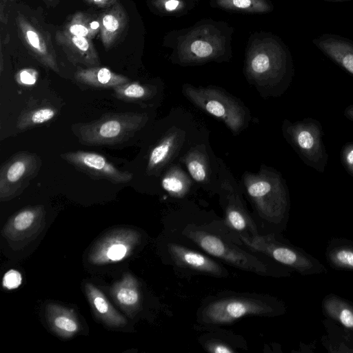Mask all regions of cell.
Masks as SVG:
<instances>
[{
  "label": "cell",
  "instance_id": "obj_26",
  "mask_svg": "<svg viewBox=\"0 0 353 353\" xmlns=\"http://www.w3.org/2000/svg\"><path fill=\"white\" fill-rule=\"evenodd\" d=\"M113 95L118 99L141 103L153 98L157 88L150 85L141 84L139 82H127L112 88Z\"/></svg>",
  "mask_w": 353,
  "mask_h": 353
},
{
  "label": "cell",
  "instance_id": "obj_10",
  "mask_svg": "<svg viewBox=\"0 0 353 353\" xmlns=\"http://www.w3.org/2000/svg\"><path fill=\"white\" fill-rule=\"evenodd\" d=\"M17 30L21 41L29 53L43 66L59 73L57 54L50 33L33 17L19 13Z\"/></svg>",
  "mask_w": 353,
  "mask_h": 353
},
{
  "label": "cell",
  "instance_id": "obj_3",
  "mask_svg": "<svg viewBox=\"0 0 353 353\" xmlns=\"http://www.w3.org/2000/svg\"><path fill=\"white\" fill-rule=\"evenodd\" d=\"M276 305L264 295L236 294L214 298L200 308L198 320L205 326L228 325L248 316H272Z\"/></svg>",
  "mask_w": 353,
  "mask_h": 353
},
{
  "label": "cell",
  "instance_id": "obj_16",
  "mask_svg": "<svg viewBox=\"0 0 353 353\" xmlns=\"http://www.w3.org/2000/svg\"><path fill=\"white\" fill-rule=\"evenodd\" d=\"M184 136L183 132L179 129H173L165 133L149 153L147 174L158 175L160 173L181 148Z\"/></svg>",
  "mask_w": 353,
  "mask_h": 353
},
{
  "label": "cell",
  "instance_id": "obj_11",
  "mask_svg": "<svg viewBox=\"0 0 353 353\" xmlns=\"http://www.w3.org/2000/svg\"><path fill=\"white\" fill-rule=\"evenodd\" d=\"M141 235L130 228H116L105 234L92 247L89 261L94 265L117 262L126 258L139 243Z\"/></svg>",
  "mask_w": 353,
  "mask_h": 353
},
{
  "label": "cell",
  "instance_id": "obj_8",
  "mask_svg": "<svg viewBox=\"0 0 353 353\" xmlns=\"http://www.w3.org/2000/svg\"><path fill=\"white\" fill-rule=\"evenodd\" d=\"M225 40L215 27L204 25L190 30L181 39L177 48L180 63H201L217 59L223 54Z\"/></svg>",
  "mask_w": 353,
  "mask_h": 353
},
{
  "label": "cell",
  "instance_id": "obj_9",
  "mask_svg": "<svg viewBox=\"0 0 353 353\" xmlns=\"http://www.w3.org/2000/svg\"><path fill=\"white\" fill-rule=\"evenodd\" d=\"M42 165L39 156L21 152L10 157L0 170V199L10 200L19 195L39 174Z\"/></svg>",
  "mask_w": 353,
  "mask_h": 353
},
{
  "label": "cell",
  "instance_id": "obj_12",
  "mask_svg": "<svg viewBox=\"0 0 353 353\" xmlns=\"http://www.w3.org/2000/svg\"><path fill=\"white\" fill-rule=\"evenodd\" d=\"M45 216L43 205L25 208L8 220L2 234L12 248L21 249L41 232L44 227Z\"/></svg>",
  "mask_w": 353,
  "mask_h": 353
},
{
  "label": "cell",
  "instance_id": "obj_27",
  "mask_svg": "<svg viewBox=\"0 0 353 353\" xmlns=\"http://www.w3.org/2000/svg\"><path fill=\"white\" fill-rule=\"evenodd\" d=\"M192 181L179 167L172 166L165 173L161 179L162 188L170 195L181 198L190 190Z\"/></svg>",
  "mask_w": 353,
  "mask_h": 353
},
{
  "label": "cell",
  "instance_id": "obj_24",
  "mask_svg": "<svg viewBox=\"0 0 353 353\" xmlns=\"http://www.w3.org/2000/svg\"><path fill=\"white\" fill-rule=\"evenodd\" d=\"M85 289L90 305L102 321L113 327H122L126 324L125 319L114 308L97 288L87 283Z\"/></svg>",
  "mask_w": 353,
  "mask_h": 353
},
{
  "label": "cell",
  "instance_id": "obj_5",
  "mask_svg": "<svg viewBox=\"0 0 353 353\" xmlns=\"http://www.w3.org/2000/svg\"><path fill=\"white\" fill-rule=\"evenodd\" d=\"M183 95L195 106L223 121L233 134L244 130L249 122L248 109L224 90L214 87H194L185 84Z\"/></svg>",
  "mask_w": 353,
  "mask_h": 353
},
{
  "label": "cell",
  "instance_id": "obj_39",
  "mask_svg": "<svg viewBox=\"0 0 353 353\" xmlns=\"http://www.w3.org/2000/svg\"><path fill=\"white\" fill-rule=\"evenodd\" d=\"M327 1H349V0H327Z\"/></svg>",
  "mask_w": 353,
  "mask_h": 353
},
{
  "label": "cell",
  "instance_id": "obj_17",
  "mask_svg": "<svg viewBox=\"0 0 353 353\" xmlns=\"http://www.w3.org/2000/svg\"><path fill=\"white\" fill-rule=\"evenodd\" d=\"M314 45L334 62L353 75V42L338 35L325 34Z\"/></svg>",
  "mask_w": 353,
  "mask_h": 353
},
{
  "label": "cell",
  "instance_id": "obj_35",
  "mask_svg": "<svg viewBox=\"0 0 353 353\" xmlns=\"http://www.w3.org/2000/svg\"><path fill=\"white\" fill-rule=\"evenodd\" d=\"M336 259L340 264L353 268V251L341 250L336 252Z\"/></svg>",
  "mask_w": 353,
  "mask_h": 353
},
{
  "label": "cell",
  "instance_id": "obj_36",
  "mask_svg": "<svg viewBox=\"0 0 353 353\" xmlns=\"http://www.w3.org/2000/svg\"><path fill=\"white\" fill-rule=\"evenodd\" d=\"M339 319L341 322L347 327H353V312L349 309H343L341 310Z\"/></svg>",
  "mask_w": 353,
  "mask_h": 353
},
{
  "label": "cell",
  "instance_id": "obj_7",
  "mask_svg": "<svg viewBox=\"0 0 353 353\" xmlns=\"http://www.w3.org/2000/svg\"><path fill=\"white\" fill-rule=\"evenodd\" d=\"M283 137L307 165L323 172L328 155L323 142V129L314 119L294 123L285 119L282 125Z\"/></svg>",
  "mask_w": 353,
  "mask_h": 353
},
{
  "label": "cell",
  "instance_id": "obj_14",
  "mask_svg": "<svg viewBox=\"0 0 353 353\" xmlns=\"http://www.w3.org/2000/svg\"><path fill=\"white\" fill-rule=\"evenodd\" d=\"M171 259L179 268L215 277H226L227 270L210 257L175 243L168 244Z\"/></svg>",
  "mask_w": 353,
  "mask_h": 353
},
{
  "label": "cell",
  "instance_id": "obj_31",
  "mask_svg": "<svg viewBox=\"0 0 353 353\" xmlns=\"http://www.w3.org/2000/svg\"><path fill=\"white\" fill-rule=\"evenodd\" d=\"M155 6L161 11L167 13H176L185 8L184 0H155Z\"/></svg>",
  "mask_w": 353,
  "mask_h": 353
},
{
  "label": "cell",
  "instance_id": "obj_32",
  "mask_svg": "<svg viewBox=\"0 0 353 353\" xmlns=\"http://www.w3.org/2000/svg\"><path fill=\"white\" fill-rule=\"evenodd\" d=\"M341 159L346 171L353 176V143H347L343 146Z\"/></svg>",
  "mask_w": 353,
  "mask_h": 353
},
{
  "label": "cell",
  "instance_id": "obj_34",
  "mask_svg": "<svg viewBox=\"0 0 353 353\" xmlns=\"http://www.w3.org/2000/svg\"><path fill=\"white\" fill-rule=\"evenodd\" d=\"M37 73L32 69H25L18 74L17 81L21 84L32 85L36 81Z\"/></svg>",
  "mask_w": 353,
  "mask_h": 353
},
{
  "label": "cell",
  "instance_id": "obj_21",
  "mask_svg": "<svg viewBox=\"0 0 353 353\" xmlns=\"http://www.w3.org/2000/svg\"><path fill=\"white\" fill-rule=\"evenodd\" d=\"M74 79L82 84L97 88H113L130 81L128 77L100 66L79 70L74 73Z\"/></svg>",
  "mask_w": 353,
  "mask_h": 353
},
{
  "label": "cell",
  "instance_id": "obj_38",
  "mask_svg": "<svg viewBox=\"0 0 353 353\" xmlns=\"http://www.w3.org/2000/svg\"><path fill=\"white\" fill-rule=\"evenodd\" d=\"M344 115L347 119L353 121V105H350L345 108Z\"/></svg>",
  "mask_w": 353,
  "mask_h": 353
},
{
  "label": "cell",
  "instance_id": "obj_6",
  "mask_svg": "<svg viewBox=\"0 0 353 353\" xmlns=\"http://www.w3.org/2000/svg\"><path fill=\"white\" fill-rule=\"evenodd\" d=\"M243 182L260 216L269 221H279L288 203L287 189L281 174L263 166L257 173L245 172Z\"/></svg>",
  "mask_w": 353,
  "mask_h": 353
},
{
  "label": "cell",
  "instance_id": "obj_25",
  "mask_svg": "<svg viewBox=\"0 0 353 353\" xmlns=\"http://www.w3.org/2000/svg\"><path fill=\"white\" fill-rule=\"evenodd\" d=\"M183 161L191 177L202 184L208 183L210 168L208 157L201 146L192 148L183 157Z\"/></svg>",
  "mask_w": 353,
  "mask_h": 353
},
{
  "label": "cell",
  "instance_id": "obj_28",
  "mask_svg": "<svg viewBox=\"0 0 353 353\" xmlns=\"http://www.w3.org/2000/svg\"><path fill=\"white\" fill-rule=\"evenodd\" d=\"M63 31L73 35L93 39L100 30V20L81 12H77Z\"/></svg>",
  "mask_w": 353,
  "mask_h": 353
},
{
  "label": "cell",
  "instance_id": "obj_19",
  "mask_svg": "<svg viewBox=\"0 0 353 353\" xmlns=\"http://www.w3.org/2000/svg\"><path fill=\"white\" fill-rule=\"evenodd\" d=\"M45 314L52 330L61 337H72L80 330L79 319L75 312L70 308L49 303L46 306Z\"/></svg>",
  "mask_w": 353,
  "mask_h": 353
},
{
  "label": "cell",
  "instance_id": "obj_22",
  "mask_svg": "<svg viewBox=\"0 0 353 353\" xmlns=\"http://www.w3.org/2000/svg\"><path fill=\"white\" fill-rule=\"evenodd\" d=\"M114 301L130 314L137 311L141 303V292L138 281L131 274H125L111 289Z\"/></svg>",
  "mask_w": 353,
  "mask_h": 353
},
{
  "label": "cell",
  "instance_id": "obj_30",
  "mask_svg": "<svg viewBox=\"0 0 353 353\" xmlns=\"http://www.w3.org/2000/svg\"><path fill=\"white\" fill-rule=\"evenodd\" d=\"M216 6L225 10L249 13H263L271 10L267 0H215Z\"/></svg>",
  "mask_w": 353,
  "mask_h": 353
},
{
  "label": "cell",
  "instance_id": "obj_23",
  "mask_svg": "<svg viewBox=\"0 0 353 353\" xmlns=\"http://www.w3.org/2000/svg\"><path fill=\"white\" fill-rule=\"evenodd\" d=\"M58 110L50 102L44 100H32L21 112L17 121V128L25 130L45 123L53 119L58 114Z\"/></svg>",
  "mask_w": 353,
  "mask_h": 353
},
{
  "label": "cell",
  "instance_id": "obj_13",
  "mask_svg": "<svg viewBox=\"0 0 353 353\" xmlns=\"http://www.w3.org/2000/svg\"><path fill=\"white\" fill-rule=\"evenodd\" d=\"M60 157L77 170L92 178L119 184L128 183L133 177L131 172L119 170L104 156L96 152L77 150L63 153Z\"/></svg>",
  "mask_w": 353,
  "mask_h": 353
},
{
  "label": "cell",
  "instance_id": "obj_15",
  "mask_svg": "<svg viewBox=\"0 0 353 353\" xmlns=\"http://www.w3.org/2000/svg\"><path fill=\"white\" fill-rule=\"evenodd\" d=\"M56 40L72 63L82 64L88 68L100 66V59L90 39L59 30L56 33Z\"/></svg>",
  "mask_w": 353,
  "mask_h": 353
},
{
  "label": "cell",
  "instance_id": "obj_2",
  "mask_svg": "<svg viewBox=\"0 0 353 353\" xmlns=\"http://www.w3.org/2000/svg\"><path fill=\"white\" fill-rule=\"evenodd\" d=\"M148 120L145 113L108 114L88 123H76L72 130L84 145H113L129 140L145 125Z\"/></svg>",
  "mask_w": 353,
  "mask_h": 353
},
{
  "label": "cell",
  "instance_id": "obj_20",
  "mask_svg": "<svg viewBox=\"0 0 353 353\" xmlns=\"http://www.w3.org/2000/svg\"><path fill=\"white\" fill-rule=\"evenodd\" d=\"M127 16L119 2L110 7L100 19V37L106 48H110L121 37L127 26Z\"/></svg>",
  "mask_w": 353,
  "mask_h": 353
},
{
  "label": "cell",
  "instance_id": "obj_4",
  "mask_svg": "<svg viewBox=\"0 0 353 353\" xmlns=\"http://www.w3.org/2000/svg\"><path fill=\"white\" fill-rule=\"evenodd\" d=\"M182 234L208 254L229 265L259 275L271 274L268 265L263 261L207 226L190 224Z\"/></svg>",
  "mask_w": 353,
  "mask_h": 353
},
{
  "label": "cell",
  "instance_id": "obj_18",
  "mask_svg": "<svg viewBox=\"0 0 353 353\" xmlns=\"http://www.w3.org/2000/svg\"><path fill=\"white\" fill-rule=\"evenodd\" d=\"M230 188L225 208V223L237 235L254 236L257 234L255 223L244 208L239 196Z\"/></svg>",
  "mask_w": 353,
  "mask_h": 353
},
{
  "label": "cell",
  "instance_id": "obj_33",
  "mask_svg": "<svg viewBox=\"0 0 353 353\" xmlns=\"http://www.w3.org/2000/svg\"><path fill=\"white\" fill-rule=\"evenodd\" d=\"M22 281L21 274L15 270H10L3 276V285L8 290L17 288Z\"/></svg>",
  "mask_w": 353,
  "mask_h": 353
},
{
  "label": "cell",
  "instance_id": "obj_37",
  "mask_svg": "<svg viewBox=\"0 0 353 353\" xmlns=\"http://www.w3.org/2000/svg\"><path fill=\"white\" fill-rule=\"evenodd\" d=\"M88 3L101 8H110L114 5L117 0H85Z\"/></svg>",
  "mask_w": 353,
  "mask_h": 353
},
{
  "label": "cell",
  "instance_id": "obj_29",
  "mask_svg": "<svg viewBox=\"0 0 353 353\" xmlns=\"http://www.w3.org/2000/svg\"><path fill=\"white\" fill-rule=\"evenodd\" d=\"M203 348L212 353H234L240 348V342H235L228 334L210 332L201 337Z\"/></svg>",
  "mask_w": 353,
  "mask_h": 353
},
{
  "label": "cell",
  "instance_id": "obj_1",
  "mask_svg": "<svg viewBox=\"0 0 353 353\" xmlns=\"http://www.w3.org/2000/svg\"><path fill=\"white\" fill-rule=\"evenodd\" d=\"M245 70L248 81L259 90L280 94L291 81L290 54L286 47L274 38L255 40L248 51Z\"/></svg>",
  "mask_w": 353,
  "mask_h": 353
}]
</instances>
